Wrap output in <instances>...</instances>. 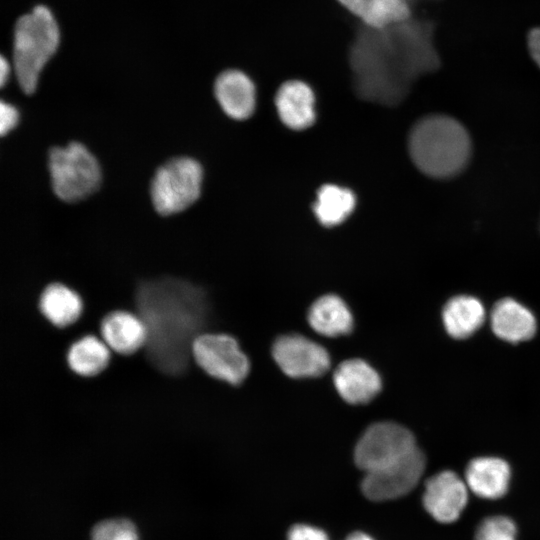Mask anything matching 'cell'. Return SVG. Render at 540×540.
I'll return each instance as SVG.
<instances>
[{
    "mask_svg": "<svg viewBox=\"0 0 540 540\" xmlns=\"http://www.w3.org/2000/svg\"><path fill=\"white\" fill-rule=\"evenodd\" d=\"M435 31L436 23L425 17L381 29L358 22L348 63L359 98L385 106L402 102L420 76L440 68Z\"/></svg>",
    "mask_w": 540,
    "mask_h": 540,
    "instance_id": "1",
    "label": "cell"
},
{
    "mask_svg": "<svg viewBox=\"0 0 540 540\" xmlns=\"http://www.w3.org/2000/svg\"><path fill=\"white\" fill-rule=\"evenodd\" d=\"M132 312L143 321L147 340L139 352L157 372L182 377L190 372L194 340L209 326L206 290L174 275L136 281Z\"/></svg>",
    "mask_w": 540,
    "mask_h": 540,
    "instance_id": "2",
    "label": "cell"
},
{
    "mask_svg": "<svg viewBox=\"0 0 540 540\" xmlns=\"http://www.w3.org/2000/svg\"><path fill=\"white\" fill-rule=\"evenodd\" d=\"M408 150L414 165L423 174L445 179L466 167L472 144L468 131L458 120L434 114L421 118L412 127Z\"/></svg>",
    "mask_w": 540,
    "mask_h": 540,
    "instance_id": "3",
    "label": "cell"
},
{
    "mask_svg": "<svg viewBox=\"0 0 540 540\" xmlns=\"http://www.w3.org/2000/svg\"><path fill=\"white\" fill-rule=\"evenodd\" d=\"M60 32L51 11L43 5L21 16L15 25L13 66L22 91L32 94L40 73L59 45Z\"/></svg>",
    "mask_w": 540,
    "mask_h": 540,
    "instance_id": "4",
    "label": "cell"
},
{
    "mask_svg": "<svg viewBox=\"0 0 540 540\" xmlns=\"http://www.w3.org/2000/svg\"><path fill=\"white\" fill-rule=\"evenodd\" d=\"M48 168L55 195L65 202L82 200L95 192L101 169L94 155L81 143L71 142L49 151Z\"/></svg>",
    "mask_w": 540,
    "mask_h": 540,
    "instance_id": "5",
    "label": "cell"
},
{
    "mask_svg": "<svg viewBox=\"0 0 540 540\" xmlns=\"http://www.w3.org/2000/svg\"><path fill=\"white\" fill-rule=\"evenodd\" d=\"M203 179L201 165L189 157L173 158L160 166L151 182L155 210L164 216L179 213L200 196Z\"/></svg>",
    "mask_w": 540,
    "mask_h": 540,
    "instance_id": "6",
    "label": "cell"
},
{
    "mask_svg": "<svg viewBox=\"0 0 540 540\" xmlns=\"http://www.w3.org/2000/svg\"><path fill=\"white\" fill-rule=\"evenodd\" d=\"M414 435L406 427L390 421L370 425L359 438L354 460L365 473L395 465L418 450Z\"/></svg>",
    "mask_w": 540,
    "mask_h": 540,
    "instance_id": "7",
    "label": "cell"
},
{
    "mask_svg": "<svg viewBox=\"0 0 540 540\" xmlns=\"http://www.w3.org/2000/svg\"><path fill=\"white\" fill-rule=\"evenodd\" d=\"M195 365L209 377L239 385L248 376L250 362L238 341L226 333L205 332L192 345Z\"/></svg>",
    "mask_w": 540,
    "mask_h": 540,
    "instance_id": "8",
    "label": "cell"
},
{
    "mask_svg": "<svg viewBox=\"0 0 540 540\" xmlns=\"http://www.w3.org/2000/svg\"><path fill=\"white\" fill-rule=\"evenodd\" d=\"M272 357L285 375L295 379L322 376L331 364L325 347L298 333L279 336L272 344Z\"/></svg>",
    "mask_w": 540,
    "mask_h": 540,
    "instance_id": "9",
    "label": "cell"
},
{
    "mask_svg": "<svg viewBox=\"0 0 540 540\" xmlns=\"http://www.w3.org/2000/svg\"><path fill=\"white\" fill-rule=\"evenodd\" d=\"M425 470V456L418 449L390 467L369 472L361 483L363 494L372 501H386L409 493Z\"/></svg>",
    "mask_w": 540,
    "mask_h": 540,
    "instance_id": "10",
    "label": "cell"
},
{
    "mask_svg": "<svg viewBox=\"0 0 540 540\" xmlns=\"http://www.w3.org/2000/svg\"><path fill=\"white\" fill-rule=\"evenodd\" d=\"M467 502L468 487L455 472L444 470L427 479L423 505L437 522H455Z\"/></svg>",
    "mask_w": 540,
    "mask_h": 540,
    "instance_id": "11",
    "label": "cell"
},
{
    "mask_svg": "<svg viewBox=\"0 0 540 540\" xmlns=\"http://www.w3.org/2000/svg\"><path fill=\"white\" fill-rule=\"evenodd\" d=\"M333 384L339 396L352 405L369 403L382 389L378 371L360 358L341 362L333 373Z\"/></svg>",
    "mask_w": 540,
    "mask_h": 540,
    "instance_id": "12",
    "label": "cell"
},
{
    "mask_svg": "<svg viewBox=\"0 0 540 540\" xmlns=\"http://www.w3.org/2000/svg\"><path fill=\"white\" fill-rule=\"evenodd\" d=\"M99 334L110 350L125 357L139 353L147 340V330L141 318L124 309L104 315Z\"/></svg>",
    "mask_w": 540,
    "mask_h": 540,
    "instance_id": "13",
    "label": "cell"
},
{
    "mask_svg": "<svg viewBox=\"0 0 540 540\" xmlns=\"http://www.w3.org/2000/svg\"><path fill=\"white\" fill-rule=\"evenodd\" d=\"M511 478L509 464L498 457H477L467 464L465 482L478 497L487 500L502 498Z\"/></svg>",
    "mask_w": 540,
    "mask_h": 540,
    "instance_id": "14",
    "label": "cell"
},
{
    "mask_svg": "<svg viewBox=\"0 0 540 540\" xmlns=\"http://www.w3.org/2000/svg\"><path fill=\"white\" fill-rule=\"evenodd\" d=\"M215 96L231 118L243 120L255 109V86L249 76L237 69L223 71L215 81Z\"/></svg>",
    "mask_w": 540,
    "mask_h": 540,
    "instance_id": "15",
    "label": "cell"
},
{
    "mask_svg": "<svg viewBox=\"0 0 540 540\" xmlns=\"http://www.w3.org/2000/svg\"><path fill=\"white\" fill-rule=\"evenodd\" d=\"M315 97L311 87L303 81L283 83L275 96V105L281 121L293 130L310 127L315 120Z\"/></svg>",
    "mask_w": 540,
    "mask_h": 540,
    "instance_id": "16",
    "label": "cell"
},
{
    "mask_svg": "<svg viewBox=\"0 0 540 540\" xmlns=\"http://www.w3.org/2000/svg\"><path fill=\"white\" fill-rule=\"evenodd\" d=\"M38 309L54 327L66 329L76 324L84 311L82 296L62 282H51L42 290Z\"/></svg>",
    "mask_w": 540,
    "mask_h": 540,
    "instance_id": "17",
    "label": "cell"
},
{
    "mask_svg": "<svg viewBox=\"0 0 540 540\" xmlns=\"http://www.w3.org/2000/svg\"><path fill=\"white\" fill-rule=\"evenodd\" d=\"M490 324L497 337L510 343L531 339L537 329L534 314L512 298H503L495 303L490 313Z\"/></svg>",
    "mask_w": 540,
    "mask_h": 540,
    "instance_id": "18",
    "label": "cell"
},
{
    "mask_svg": "<svg viewBox=\"0 0 540 540\" xmlns=\"http://www.w3.org/2000/svg\"><path fill=\"white\" fill-rule=\"evenodd\" d=\"M309 326L318 334L335 338L353 330L354 317L347 303L336 294L317 298L307 312Z\"/></svg>",
    "mask_w": 540,
    "mask_h": 540,
    "instance_id": "19",
    "label": "cell"
},
{
    "mask_svg": "<svg viewBox=\"0 0 540 540\" xmlns=\"http://www.w3.org/2000/svg\"><path fill=\"white\" fill-rule=\"evenodd\" d=\"M112 359L110 348L95 334H86L75 340L68 348L66 362L69 369L82 378H94L102 374Z\"/></svg>",
    "mask_w": 540,
    "mask_h": 540,
    "instance_id": "20",
    "label": "cell"
},
{
    "mask_svg": "<svg viewBox=\"0 0 540 540\" xmlns=\"http://www.w3.org/2000/svg\"><path fill=\"white\" fill-rule=\"evenodd\" d=\"M486 317L482 302L469 295H458L449 299L442 310V321L446 332L455 339H465L475 333Z\"/></svg>",
    "mask_w": 540,
    "mask_h": 540,
    "instance_id": "21",
    "label": "cell"
},
{
    "mask_svg": "<svg viewBox=\"0 0 540 540\" xmlns=\"http://www.w3.org/2000/svg\"><path fill=\"white\" fill-rule=\"evenodd\" d=\"M356 204L354 193L347 188L326 184L317 192L313 211L318 221L325 227H333L344 222Z\"/></svg>",
    "mask_w": 540,
    "mask_h": 540,
    "instance_id": "22",
    "label": "cell"
},
{
    "mask_svg": "<svg viewBox=\"0 0 540 540\" xmlns=\"http://www.w3.org/2000/svg\"><path fill=\"white\" fill-rule=\"evenodd\" d=\"M412 7L408 0H370L369 14L361 24L376 29L396 25L414 16Z\"/></svg>",
    "mask_w": 540,
    "mask_h": 540,
    "instance_id": "23",
    "label": "cell"
},
{
    "mask_svg": "<svg viewBox=\"0 0 540 540\" xmlns=\"http://www.w3.org/2000/svg\"><path fill=\"white\" fill-rule=\"evenodd\" d=\"M91 540H139L135 525L125 518L105 519L91 529Z\"/></svg>",
    "mask_w": 540,
    "mask_h": 540,
    "instance_id": "24",
    "label": "cell"
},
{
    "mask_svg": "<svg viewBox=\"0 0 540 540\" xmlns=\"http://www.w3.org/2000/svg\"><path fill=\"white\" fill-rule=\"evenodd\" d=\"M517 528L509 517H487L478 525L474 540H516Z\"/></svg>",
    "mask_w": 540,
    "mask_h": 540,
    "instance_id": "25",
    "label": "cell"
},
{
    "mask_svg": "<svg viewBox=\"0 0 540 540\" xmlns=\"http://www.w3.org/2000/svg\"><path fill=\"white\" fill-rule=\"evenodd\" d=\"M288 540H329L326 533L306 524L294 525L288 532Z\"/></svg>",
    "mask_w": 540,
    "mask_h": 540,
    "instance_id": "26",
    "label": "cell"
},
{
    "mask_svg": "<svg viewBox=\"0 0 540 540\" xmlns=\"http://www.w3.org/2000/svg\"><path fill=\"white\" fill-rule=\"evenodd\" d=\"M19 120V112L15 106L1 101L0 105V132L4 136L16 127Z\"/></svg>",
    "mask_w": 540,
    "mask_h": 540,
    "instance_id": "27",
    "label": "cell"
},
{
    "mask_svg": "<svg viewBox=\"0 0 540 540\" xmlns=\"http://www.w3.org/2000/svg\"><path fill=\"white\" fill-rule=\"evenodd\" d=\"M348 12L354 15L360 23L367 19L370 9V0H336Z\"/></svg>",
    "mask_w": 540,
    "mask_h": 540,
    "instance_id": "28",
    "label": "cell"
},
{
    "mask_svg": "<svg viewBox=\"0 0 540 540\" xmlns=\"http://www.w3.org/2000/svg\"><path fill=\"white\" fill-rule=\"evenodd\" d=\"M527 46L532 59L540 68V27H534L528 32Z\"/></svg>",
    "mask_w": 540,
    "mask_h": 540,
    "instance_id": "29",
    "label": "cell"
},
{
    "mask_svg": "<svg viewBox=\"0 0 540 540\" xmlns=\"http://www.w3.org/2000/svg\"><path fill=\"white\" fill-rule=\"evenodd\" d=\"M9 73H10V65H9L8 61L4 57H1V60H0V83H1V86L5 85L6 81L9 78Z\"/></svg>",
    "mask_w": 540,
    "mask_h": 540,
    "instance_id": "30",
    "label": "cell"
},
{
    "mask_svg": "<svg viewBox=\"0 0 540 540\" xmlns=\"http://www.w3.org/2000/svg\"><path fill=\"white\" fill-rule=\"evenodd\" d=\"M346 540H374V539L363 532H355L351 534Z\"/></svg>",
    "mask_w": 540,
    "mask_h": 540,
    "instance_id": "31",
    "label": "cell"
},
{
    "mask_svg": "<svg viewBox=\"0 0 540 540\" xmlns=\"http://www.w3.org/2000/svg\"><path fill=\"white\" fill-rule=\"evenodd\" d=\"M408 1H409V2L412 4V6H413V5H415L417 2L422 1V0H408Z\"/></svg>",
    "mask_w": 540,
    "mask_h": 540,
    "instance_id": "32",
    "label": "cell"
},
{
    "mask_svg": "<svg viewBox=\"0 0 540 540\" xmlns=\"http://www.w3.org/2000/svg\"><path fill=\"white\" fill-rule=\"evenodd\" d=\"M430 1H438V0H430Z\"/></svg>",
    "mask_w": 540,
    "mask_h": 540,
    "instance_id": "33",
    "label": "cell"
}]
</instances>
